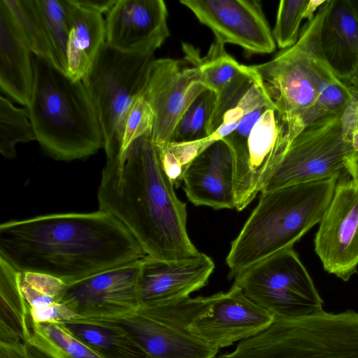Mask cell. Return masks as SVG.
Returning a JSON list of instances; mask_svg holds the SVG:
<instances>
[{
    "label": "cell",
    "mask_w": 358,
    "mask_h": 358,
    "mask_svg": "<svg viewBox=\"0 0 358 358\" xmlns=\"http://www.w3.org/2000/svg\"><path fill=\"white\" fill-rule=\"evenodd\" d=\"M145 251L115 217L55 213L0 225V258L19 273H36L66 285L144 258Z\"/></svg>",
    "instance_id": "obj_1"
},
{
    "label": "cell",
    "mask_w": 358,
    "mask_h": 358,
    "mask_svg": "<svg viewBox=\"0 0 358 358\" xmlns=\"http://www.w3.org/2000/svg\"><path fill=\"white\" fill-rule=\"evenodd\" d=\"M174 187L152 135H144L106 158L99 208L117 219L147 256L165 261L189 259L200 252L189 239L186 203L178 198Z\"/></svg>",
    "instance_id": "obj_2"
},
{
    "label": "cell",
    "mask_w": 358,
    "mask_h": 358,
    "mask_svg": "<svg viewBox=\"0 0 358 358\" xmlns=\"http://www.w3.org/2000/svg\"><path fill=\"white\" fill-rule=\"evenodd\" d=\"M34 86L26 106L36 141L57 160L87 157L103 148L96 111L82 81L32 55Z\"/></svg>",
    "instance_id": "obj_3"
},
{
    "label": "cell",
    "mask_w": 358,
    "mask_h": 358,
    "mask_svg": "<svg viewBox=\"0 0 358 358\" xmlns=\"http://www.w3.org/2000/svg\"><path fill=\"white\" fill-rule=\"evenodd\" d=\"M337 178L287 185L262 192L259 202L231 242L226 263L229 276L282 250L293 248L320 223Z\"/></svg>",
    "instance_id": "obj_4"
},
{
    "label": "cell",
    "mask_w": 358,
    "mask_h": 358,
    "mask_svg": "<svg viewBox=\"0 0 358 358\" xmlns=\"http://www.w3.org/2000/svg\"><path fill=\"white\" fill-rule=\"evenodd\" d=\"M215 358H358V313L322 310L301 318L275 320Z\"/></svg>",
    "instance_id": "obj_5"
},
{
    "label": "cell",
    "mask_w": 358,
    "mask_h": 358,
    "mask_svg": "<svg viewBox=\"0 0 358 358\" xmlns=\"http://www.w3.org/2000/svg\"><path fill=\"white\" fill-rule=\"evenodd\" d=\"M154 53L123 52L105 43L82 79L96 111L106 158L120 153L127 113L142 94Z\"/></svg>",
    "instance_id": "obj_6"
},
{
    "label": "cell",
    "mask_w": 358,
    "mask_h": 358,
    "mask_svg": "<svg viewBox=\"0 0 358 358\" xmlns=\"http://www.w3.org/2000/svg\"><path fill=\"white\" fill-rule=\"evenodd\" d=\"M327 0L300 31L296 43L271 60L252 67L268 89L296 137L320 118L317 110L313 57L320 46V34Z\"/></svg>",
    "instance_id": "obj_7"
},
{
    "label": "cell",
    "mask_w": 358,
    "mask_h": 358,
    "mask_svg": "<svg viewBox=\"0 0 358 358\" xmlns=\"http://www.w3.org/2000/svg\"><path fill=\"white\" fill-rule=\"evenodd\" d=\"M233 285L275 320L301 318L323 310V301L293 248L248 267L234 277Z\"/></svg>",
    "instance_id": "obj_8"
},
{
    "label": "cell",
    "mask_w": 358,
    "mask_h": 358,
    "mask_svg": "<svg viewBox=\"0 0 358 358\" xmlns=\"http://www.w3.org/2000/svg\"><path fill=\"white\" fill-rule=\"evenodd\" d=\"M341 115L322 117L308 125L292 141L262 192L287 185L350 176L358 156L345 140Z\"/></svg>",
    "instance_id": "obj_9"
},
{
    "label": "cell",
    "mask_w": 358,
    "mask_h": 358,
    "mask_svg": "<svg viewBox=\"0 0 358 358\" xmlns=\"http://www.w3.org/2000/svg\"><path fill=\"white\" fill-rule=\"evenodd\" d=\"M205 296L140 305L116 322L138 342L150 358H215L218 349L195 335L190 323Z\"/></svg>",
    "instance_id": "obj_10"
},
{
    "label": "cell",
    "mask_w": 358,
    "mask_h": 358,
    "mask_svg": "<svg viewBox=\"0 0 358 358\" xmlns=\"http://www.w3.org/2000/svg\"><path fill=\"white\" fill-rule=\"evenodd\" d=\"M296 138L275 105L252 127L241 155L234 160L236 209L244 210L261 192Z\"/></svg>",
    "instance_id": "obj_11"
},
{
    "label": "cell",
    "mask_w": 358,
    "mask_h": 358,
    "mask_svg": "<svg viewBox=\"0 0 358 358\" xmlns=\"http://www.w3.org/2000/svg\"><path fill=\"white\" fill-rule=\"evenodd\" d=\"M315 238L324 268L348 281L358 266V177L339 179Z\"/></svg>",
    "instance_id": "obj_12"
},
{
    "label": "cell",
    "mask_w": 358,
    "mask_h": 358,
    "mask_svg": "<svg viewBox=\"0 0 358 358\" xmlns=\"http://www.w3.org/2000/svg\"><path fill=\"white\" fill-rule=\"evenodd\" d=\"M141 260L67 284L62 303L76 319L115 321L130 314L140 305Z\"/></svg>",
    "instance_id": "obj_13"
},
{
    "label": "cell",
    "mask_w": 358,
    "mask_h": 358,
    "mask_svg": "<svg viewBox=\"0 0 358 358\" xmlns=\"http://www.w3.org/2000/svg\"><path fill=\"white\" fill-rule=\"evenodd\" d=\"M206 89L197 66H185L171 58L153 60L141 95L154 113L152 139L156 145L171 142L182 115Z\"/></svg>",
    "instance_id": "obj_14"
},
{
    "label": "cell",
    "mask_w": 358,
    "mask_h": 358,
    "mask_svg": "<svg viewBox=\"0 0 358 358\" xmlns=\"http://www.w3.org/2000/svg\"><path fill=\"white\" fill-rule=\"evenodd\" d=\"M275 320L270 312L232 285L227 292L205 296L190 329L203 341L219 350L257 335Z\"/></svg>",
    "instance_id": "obj_15"
},
{
    "label": "cell",
    "mask_w": 358,
    "mask_h": 358,
    "mask_svg": "<svg viewBox=\"0 0 358 358\" xmlns=\"http://www.w3.org/2000/svg\"><path fill=\"white\" fill-rule=\"evenodd\" d=\"M222 44L231 43L250 54H269L276 43L257 0H181Z\"/></svg>",
    "instance_id": "obj_16"
},
{
    "label": "cell",
    "mask_w": 358,
    "mask_h": 358,
    "mask_svg": "<svg viewBox=\"0 0 358 358\" xmlns=\"http://www.w3.org/2000/svg\"><path fill=\"white\" fill-rule=\"evenodd\" d=\"M162 0H117L106 13V43L123 52H155L170 32Z\"/></svg>",
    "instance_id": "obj_17"
},
{
    "label": "cell",
    "mask_w": 358,
    "mask_h": 358,
    "mask_svg": "<svg viewBox=\"0 0 358 358\" xmlns=\"http://www.w3.org/2000/svg\"><path fill=\"white\" fill-rule=\"evenodd\" d=\"M214 268L213 259L202 252L189 259L174 261L145 256L141 260L140 305L167 303L188 297L206 285Z\"/></svg>",
    "instance_id": "obj_18"
},
{
    "label": "cell",
    "mask_w": 358,
    "mask_h": 358,
    "mask_svg": "<svg viewBox=\"0 0 358 358\" xmlns=\"http://www.w3.org/2000/svg\"><path fill=\"white\" fill-rule=\"evenodd\" d=\"M182 181L190 202L215 210L236 208L234 160L222 139L206 146L187 166Z\"/></svg>",
    "instance_id": "obj_19"
},
{
    "label": "cell",
    "mask_w": 358,
    "mask_h": 358,
    "mask_svg": "<svg viewBox=\"0 0 358 358\" xmlns=\"http://www.w3.org/2000/svg\"><path fill=\"white\" fill-rule=\"evenodd\" d=\"M31 50L4 0L0 1V87L27 106L34 86Z\"/></svg>",
    "instance_id": "obj_20"
},
{
    "label": "cell",
    "mask_w": 358,
    "mask_h": 358,
    "mask_svg": "<svg viewBox=\"0 0 358 358\" xmlns=\"http://www.w3.org/2000/svg\"><path fill=\"white\" fill-rule=\"evenodd\" d=\"M320 45L324 59L343 81L358 70V20L348 0H327Z\"/></svg>",
    "instance_id": "obj_21"
},
{
    "label": "cell",
    "mask_w": 358,
    "mask_h": 358,
    "mask_svg": "<svg viewBox=\"0 0 358 358\" xmlns=\"http://www.w3.org/2000/svg\"><path fill=\"white\" fill-rule=\"evenodd\" d=\"M63 1L70 27L66 75L73 80H81L106 43L105 19L103 14L73 0Z\"/></svg>",
    "instance_id": "obj_22"
},
{
    "label": "cell",
    "mask_w": 358,
    "mask_h": 358,
    "mask_svg": "<svg viewBox=\"0 0 358 358\" xmlns=\"http://www.w3.org/2000/svg\"><path fill=\"white\" fill-rule=\"evenodd\" d=\"M63 324L103 358H150L133 336L116 322L76 319Z\"/></svg>",
    "instance_id": "obj_23"
},
{
    "label": "cell",
    "mask_w": 358,
    "mask_h": 358,
    "mask_svg": "<svg viewBox=\"0 0 358 358\" xmlns=\"http://www.w3.org/2000/svg\"><path fill=\"white\" fill-rule=\"evenodd\" d=\"M19 275L0 258V343L27 342L29 313Z\"/></svg>",
    "instance_id": "obj_24"
},
{
    "label": "cell",
    "mask_w": 358,
    "mask_h": 358,
    "mask_svg": "<svg viewBox=\"0 0 358 358\" xmlns=\"http://www.w3.org/2000/svg\"><path fill=\"white\" fill-rule=\"evenodd\" d=\"M182 50L185 62L199 69L203 84L215 94L252 71L250 66L238 63L226 52L224 45L215 40L204 57L187 43H182Z\"/></svg>",
    "instance_id": "obj_25"
},
{
    "label": "cell",
    "mask_w": 358,
    "mask_h": 358,
    "mask_svg": "<svg viewBox=\"0 0 358 358\" xmlns=\"http://www.w3.org/2000/svg\"><path fill=\"white\" fill-rule=\"evenodd\" d=\"M27 342L52 358H103L60 322L36 323L29 317Z\"/></svg>",
    "instance_id": "obj_26"
},
{
    "label": "cell",
    "mask_w": 358,
    "mask_h": 358,
    "mask_svg": "<svg viewBox=\"0 0 358 358\" xmlns=\"http://www.w3.org/2000/svg\"><path fill=\"white\" fill-rule=\"evenodd\" d=\"M34 55L59 69L56 56L36 0H4Z\"/></svg>",
    "instance_id": "obj_27"
},
{
    "label": "cell",
    "mask_w": 358,
    "mask_h": 358,
    "mask_svg": "<svg viewBox=\"0 0 358 358\" xmlns=\"http://www.w3.org/2000/svg\"><path fill=\"white\" fill-rule=\"evenodd\" d=\"M313 66L319 117L341 114L354 96L348 85L337 77L324 59L320 45L314 55Z\"/></svg>",
    "instance_id": "obj_28"
},
{
    "label": "cell",
    "mask_w": 358,
    "mask_h": 358,
    "mask_svg": "<svg viewBox=\"0 0 358 358\" xmlns=\"http://www.w3.org/2000/svg\"><path fill=\"white\" fill-rule=\"evenodd\" d=\"M217 95L203 90L190 104L178 122L171 142L187 143L209 138L208 127Z\"/></svg>",
    "instance_id": "obj_29"
},
{
    "label": "cell",
    "mask_w": 358,
    "mask_h": 358,
    "mask_svg": "<svg viewBox=\"0 0 358 358\" xmlns=\"http://www.w3.org/2000/svg\"><path fill=\"white\" fill-rule=\"evenodd\" d=\"M36 140L34 131L25 108L15 106L0 97V152L7 159L16 156L15 145Z\"/></svg>",
    "instance_id": "obj_30"
},
{
    "label": "cell",
    "mask_w": 358,
    "mask_h": 358,
    "mask_svg": "<svg viewBox=\"0 0 358 358\" xmlns=\"http://www.w3.org/2000/svg\"><path fill=\"white\" fill-rule=\"evenodd\" d=\"M60 71L66 74L70 27L63 0H36Z\"/></svg>",
    "instance_id": "obj_31"
},
{
    "label": "cell",
    "mask_w": 358,
    "mask_h": 358,
    "mask_svg": "<svg viewBox=\"0 0 358 358\" xmlns=\"http://www.w3.org/2000/svg\"><path fill=\"white\" fill-rule=\"evenodd\" d=\"M209 144V138L187 143L155 144L162 164L175 187H178L182 181L184 172L189 163Z\"/></svg>",
    "instance_id": "obj_32"
},
{
    "label": "cell",
    "mask_w": 358,
    "mask_h": 358,
    "mask_svg": "<svg viewBox=\"0 0 358 358\" xmlns=\"http://www.w3.org/2000/svg\"><path fill=\"white\" fill-rule=\"evenodd\" d=\"M308 0H282L280 1L276 20L272 31L276 45L287 49L294 45L299 37V29L304 19Z\"/></svg>",
    "instance_id": "obj_33"
},
{
    "label": "cell",
    "mask_w": 358,
    "mask_h": 358,
    "mask_svg": "<svg viewBox=\"0 0 358 358\" xmlns=\"http://www.w3.org/2000/svg\"><path fill=\"white\" fill-rule=\"evenodd\" d=\"M155 115L143 96H138L132 103L125 120L120 153L134 140L144 135L152 134Z\"/></svg>",
    "instance_id": "obj_34"
},
{
    "label": "cell",
    "mask_w": 358,
    "mask_h": 358,
    "mask_svg": "<svg viewBox=\"0 0 358 358\" xmlns=\"http://www.w3.org/2000/svg\"><path fill=\"white\" fill-rule=\"evenodd\" d=\"M343 136L358 156V99L353 97L341 115Z\"/></svg>",
    "instance_id": "obj_35"
},
{
    "label": "cell",
    "mask_w": 358,
    "mask_h": 358,
    "mask_svg": "<svg viewBox=\"0 0 358 358\" xmlns=\"http://www.w3.org/2000/svg\"><path fill=\"white\" fill-rule=\"evenodd\" d=\"M0 358H52L27 342L0 343Z\"/></svg>",
    "instance_id": "obj_36"
},
{
    "label": "cell",
    "mask_w": 358,
    "mask_h": 358,
    "mask_svg": "<svg viewBox=\"0 0 358 358\" xmlns=\"http://www.w3.org/2000/svg\"><path fill=\"white\" fill-rule=\"evenodd\" d=\"M78 5L94 11L107 13L116 3V0H73Z\"/></svg>",
    "instance_id": "obj_37"
},
{
    "label": "cell",
    "mask_w": 358,
    "mask_h": 358,
    "mask_svg": "<svg viewBox=\"0 0 358 358\" xmlns=\"http://www.w3.org/2000/svg\"><path fill=\"white\" fill-rule=\"evenodd\" d=\"M325 2V0H308L305 13L304 18L310 21L314 17L320 7Z\"/></svg>",
    "instance_id": "obj_38"
},
{
    "label": "cell",
    "mask_w": 358,
    "mask_h": 358,
    "mask_svg": "<svg viewBox=\"0 0 358 358\" xmlns=\"http://www.w3.org/2000/svg\"><path fill=\"white\" fill-rule=\"evenodd\" d=\"M344 83L348 85L352 95L358 99V70Z\"/></svg>",
    "instance_id": "obj_39"
},
{
    "label": "cell",
    "mask_w": 358,
    "mask_h": 358,
    "mask_svg": "<svg viewBox=\"0 0 358 358\" xmlns=\"http://www.w3.org/2000/svg\"><path fill=\"white\" fill-rule=\"evenodd\" d=\"M348 1L354 15L358 20V0H348Z\"/></svg>",
    "instance_id": "obj_40"
},
{
    "label": "cell",
    "mask_w": 358,
    "mask_h": 358,
    "mask_svg": "<svg viewBox=\"0 0 358 358\" xmlns=\"http://www.w3.org/2000/svg\"><path fill=\"white\" fill-rule=\"evenodd\" d=\"M350 175L352 174L358 177V159L352 162L349 169Z\"/></svg>",
    "instance_id": "obj_41"
}]
</instances>
